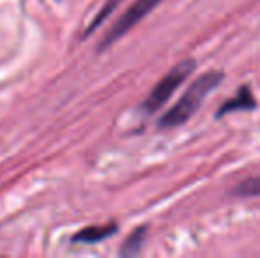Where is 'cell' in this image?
Returning a JSON list of instances; mask_svg holds the SVG:
<instances>
[{
	"mask_svg": "<svg viewBox=\"0 0 260 258\" xmlns=\"http://www.w3.org/2000/svg\"><path fill=\"white\" fill-rule=\"evenodd\" d=\"M225 75L221 71H207L202 76L195 80L191 85L186 89V92L179 97V101L159 119L157 128L161 129H172L177 126L188 122L193 115L197 114V110L200 108L202 101L206 99L209 94L223 82Z\"/></svg>",
	"mask_w": 260,
	"mask_h": 258,
	"instance_id": "obj_1",
	"label": "cell"
},
{
	"mask_svg": "<svg viewBox=\"0 0 260 258\" xmlns=\"http://www.w3.org/2000/svg\"><path fill=\"white\" fill-rule=\"evenodd\" d=\"M195 67H197L195 60L184 59L182 62H179L177 65H175L174 69H170V71H168L167 75H165L163 78L156 83L154 89L151 90V94L144 99L140 110L144 112L145 115H151V114H154V112L159 110V108L163 106L168 99H170L172 94H174L175 90H177L179 87L188 80V76L195 71Z\"/></svg>",
	"mask_w": 260,
	"mask_h": 258,
	"instance_id": "obj_2",
	"label": "cell"
},
{
	"mask_svg": "<svg viewBox=\"0 0 260 258\" xmlns=\"http://www.w3.org/2000/svg\"><path fill=\"white\" fill-rule=\"evenodd\" d=\"M159 2L161 0H137V2H135L131 7H127L126 13H124L122 16H120L119 20L112 25V28L108 30V34H106L103 38V41H101L100 48L101 50L108 48V46L113 45L117 39H120L122 35H126L127 32H129L131 28L138 23V21L144 20V18L147 16L152 9H156V7L159 6Z\"/></svg>",
	"mask_w": 260,
	"mask_h": 258,
	"instance_id": "obj_3",
	"label": "cell"
},
{
	"mask_svg": "<svg viewBox=\"0 0 260 258\" xmlns=\"http://www.w3.org/2000/svg\"><path fill=\"white\" fill-rule=\"evenodd\" d=\"M255 108H257V101H255L250 87L243 85V87H239V90H237L236 96L230 97V99H226L225 103L218 108V112H216V119H221L223 115L230 114V112H239V110L248 112V110H255Z\"/></svg>",
	"mask_w": 260,
	"mask_h": 258,
	"instance_id": "obj_4",
	"label": "cell"
},
{
	"mask_svg": "<svg viewBox=\"0 0 260 258\" xmlns=\"http://www.w3.org/2000/svg\"><path fill=\"white\" fill-rule=\"evenodd\" d=\"M115 232H117L115 223L96 225V227L82 228V230L73 237V241L80 242V244H96V242H101V241H105V239L112 237Z\"/></svg>",
	"mask_w": 260,
	"mask_h": 258,
	"instance_id": "obj_5",
	"label": "cell"
},
{
	"mask_svg": "<svg viewBox=\"0 0 260 258\" xmlns=\"http://www.w3.org/2000/svg\"><path fill=\"white\" fill-rule=\"evenodd\" d=\"M147 237V227H138L129 237L124 241L122 248H120V255L122 256H133L138 255L144 246V241Z\"/></svg>",
	"mask_w": 260,
	"mask_h": 258,
	"instance_id": "obj_6",
	"label": "cell"
},
{
	"mask_svg": "<svg viewBox=\"0 0 260 258\" xmlns=\"http://www.w3.org/2000/svg\"><path fill=\"white\" fill-rule=\"evenodd\" d=\"M232 195L241 196V198H248V196H260V175L241 180V182L232 190Z\"/></svg>",
	"mask_w": 260,
	"mask_h": 258,
	"instance_id": "obj_7",
	"label": "cell"
},
{
	"mask_svg": "<svg viewBox=\"0 0 260 258\" xmlns=\"http://www.w3.org/2000/svg\"><path fill=\"white\" fill-rule=\"evenodd\" d=\"M119 2H120V0H106V4L103 6V9H101L100 13L96 14V18H94V20H92V23H90L89 27H87L85 35L92 34V32L96 30V28L100 27L101 23H103V21L106 20V18H108L110 14H112L113 11H115V7L119 6Z\"/></svg>",
	"mask_w": 260,
	"mask_h": 258,
	"instance_id": "obj_8",
	"label": "cell"
}]
</instances>
